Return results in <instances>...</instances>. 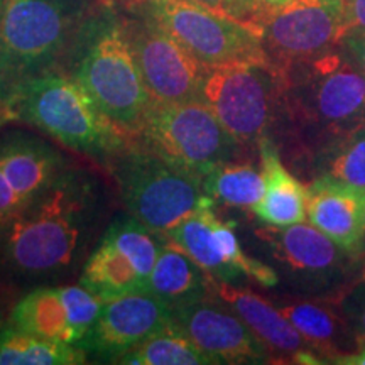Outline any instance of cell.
I'll use <instances>...</instances> for the list:
<instances>
[{
    "instance_id": "14",
    "label": "cell",
    "mask_w": 365,
    "mask_h": 365,
    "mask_svg": "<svg viewBox=\"0 0 365 365\" xmlns=\"http://www.w3.org/2000/svg\"><path fill=\"white\" fill-rule=\"evenodd\" d=\"M102 307V301L78 282L38 286L22 294L7 322L39 339L78 345Z\"/></svg>"
},
{
    "instance_id": "3",
    "label": "cell",
    "mask_w": 365,
    "mask_h": 365,
    "mask_svg": "<svg viewBox=\"0 0 365 365\" xmlns=\"http://www.w3.org/2000/svg\"><path fill=\"white\" fill-rule=\"evenodd\" d=\"M11 117L105 166L134 140L100 110L75 76L59 71L31 76L14 85Z\"/></svg>"
},
{
    "instance_id": "8",
    "label": "cell",
    "mask_w": 365,
    "mask_h": 365,
    "mask_svg": "<svg viewBox=\"0 0 365 365\" xmlns=\"http://www.w3.org/2000/svg\"><path fill=\"white\" fill-rule=\"evenodd\" d=\"M282 70L264 63H242L208 71L203 103L245 148L259 154V144L276 130L281 113Z\"/></svg>"
},
{
    "instance_id": "25",
    "label": "cell",
    "mask_w": 365,
    "mask_h": 365,
    "mask_svg": "<svg viewBox=\"0 0 365 365\" xmlns=\"http://www.w3.org/2000/svg\"><path fill=\"white\" fill-rule=\"evenodd\" d=\"M88 357L78 345L44 340L6 323L0 328V365H80Z\"/></svg>"
},
{
    "instance_id": "23",
    "label": "cell",
    "mask_w": 365,
    "mask_h": 365,
    "mask_svg": "<svg viewBox=\"0 0 365 365\" xmlns=\"http://www.w3.org/2000/svg\"><path fill=\"white\" fill-rule=\"evenodd\" d=\"M213 208L215 207L198 208L193 215L164 235L185 250L210 277L239 286L240 277L225 262L217 247L215 235H213V222L217 213L213 212Z\"/></svg>"
},
{
    "instance_id": "35",
    "label": "cell",
    "mask_w": 365,
    "mask_h": 365,
    "mask_svg": "<svg viewBox=\"0 0 365 365\" xmlns=\"http://www.w3.org/2000/svg\"><path fill=\"white\" fill-rule=\"evenodd\" d=\"M188 2L198 4V6L207 7L210 11L225 14L230 17V0H188Z\"/></svg>"
},
{
    "instance_id": "21",
    "label": "cell",
    "mask_w": 365,
    "mask_h": 365,
    "mask_svg": "<svg viewBox=\"0 0 365 365\" xmlns=\"http://www.w3.org/2000/svg\"><path fill=\"white\" fill-rule=\"evenodd\" d=\"M259 159L264 176V195L252 210L261 223L284 228L308 218V186L282 163L281 153L271 137L259 144Z\"/></svg>"
},
{
    "instance_id": "12",
    "label": "cell",
    "mask_w": 365,
    "mask_h": 365,
    "mask_svg": "<svg viewBox=\"0 0 365 365\" xmlns=\"http://www.w3.org/2000/svg\"><path fill=\"white\" fill-rule=\"evenodd\" d=\"M132 49L154 103L203 102L208 68L150 14L127 22Z\"/></svg>"
},
{
    "instance_id": "4",
    "label": "cell",
    "mask_w": 365,
    "mask_h": 365,
    "mask_svg": "<svg viewBox=\"0 0 365 365\" xmlns=\"http://www.w3.org/2000/svg\"><path fill=\"white\" fill-rule=\"evenodd\" d=\"M73 51V76L113 124L139 135L154 102L137 65L127 22L115 16L93 17Z\"/></svg>"
},
{
    "instance_id": "15",
    "label": "cell",
    "mask_w": 365,
    "mask_h": 365,
    "mask_svg": "<svg viewBox=\"0 0 365 365\" xmlns=\"http://www.w3.org/2000/svg\"><path fill=\"white\" fill-rule=\"evenodd\" d=\"M173 323V312L148 291L107 301L78 346L95 362L118 359Z\"/></svg>"
},
{
    "instance_id": "32",
    "label": "cell",
    "mask_w": 365,
    "mask_h": 365,
    "mask_svg": "<svg viewBox=\"0 0 365 365\" xmlns=\"http://www.w3.org/2000/svg\"><path fill=\"white\" fill-rule=\"evenodd\" d=\"M340 48L365 73V34L346 36L340 41Z\"/></svg>"
},
{
    "instance_id": "38",
    "label": "cell",
    "mask_w": 365,
    "mask_h": 365,
    "mask_svg": "<svg viewBox=\"0 0 365 365\" xmlns=\"http://www.w3.org/2000/svg\"><path fill=\"white\" fill-rule=\"evenodd\" d=\"M0 6H2V0H0Z\"/></svg>"
},
{
    "instance_id": "34",
    "label": "cell",
    "mask_w": 365,
    "mask_h": 365,
    "mask_svg": "<svg viewBox=\"0 0 365 365\" xmlns=\"http://www.w3.org/2000/svg\"><path fill=\"white\" fill-rule=\"evenodd\" d=\"M331 364L336 365H365V345L362 349H359L357 352L340 355V357H335L331 360Z\"/></svg>"
},
{
    "instance_id": "1",
    "label": "cell",
    "mask_w": 365,
    "mask_h": 365,
    "mask_svg": "<svg viewBox=\"0 0 365 365\" xmlns=\"http://www.w3.org/2000/svg\"><path fill=\"white\" fill-rule=\"evenodd\" d=\"M105 215L102 180L86 168L68 166L44 193L0 225V284L29 291L80 276Z\"/></svg>"
},
{
    "instance_id": "17",
    "label": "cell",
    "mask_w": 365,
    "mask_h": 365,
    "mask_svg": "<svg viewBox=\"0 0 365 365\" xmlns=\"http://www.w3.org/2000/svg\"><path fill=\"white\" fill-rule=\"evenodd\" d=\"M213 293L250 328L267 346L272 359L293 364H323L319 355L307 344L299 331L271 301L247 287L213 279Z\"/></svg>"
},
{
    "instance_id": "22",
    "label": "cell",
    "mask_w": 365,
    "mask_h": 365,
    "mask_svg": "<svg viewBox=\"0 0 365 365\" xmlns=\"http://www.w3.org/2000/svg\"><path fill=\"white\" fill-rule=\"evenodd\" d=\"M145 291L163 301L171 312L215 296L213 277L166 235Z\"/></svg>"
},
{
    "instance_id": "2",
    "label": "cell",
    "mask_w": 365,
    "mask_h": 365,
    "mask_svg": "<svg viewBox=\"0 0 365 365\" xmlns=\"http://www.w3.org/2000/svg\"><path fill=\"white\" fill-rule=\"evenodd\" d=\"M365 127V73L335 49L282 70L281 113L272 140L294 166L313 176L336 143Z\"/></svg>"
},
{
    "instance_id": "33",
    "label": "cell",
    "mask_w": 365,
    "mask_h": 365,
    "mask_svg": "<svg viewBox=\"0 0 365 365\" xmlns=\"http://www.w3.org/2000/svg\"><path fill=\"white\" fill-rule=\"evenodd\" d=\"M11 93L12 83L0 68V127L12 120L11 117Z\"/></svg>"
},
{
    "instance_id": "10",
    "label": "cell",
    "mask_w": 365,
    "mask_h": 365,
    "mask_svg": "<svg viewBox=\"0 0 365 365\" xmlns=\"http://www.w3.org/2000/svg\"><path fill=\"white\" fill-rule=\"evenodd\" d=\"M145 11L207 66L269 61L261 31L188 0H143Z\"/></svg>"
},
{
    "instance_id": "37",
    "label": "cell",
    "mask_w": 365,
    "mask_h": 365,
    "mask_svg": "<svg viewBox=\"0 0 365 365\" xmlns=\"http://www.w3.org/2000/svg\"><path fill=\"white\" fill-rule=\"evenodd\" d=\"M357 281H365V254L360 259V266H359V277Z\"/></svg>"
},
{
    "instance_id": "27",
    "label": "cell",
    "mask_w": 365,
    "mask_h": 365,
    "mask_svg": "<svg viewBox=\"0 0 365 365\" xmlns=\"http://www.w3.org/2000/svg\"><path fill=\"white\" fill-rule=\"evenodd\" d=\"M319 175L365 188V127L346 135L318 159L312 180Z\"/></svg>"
},
{
    "instance_id": "29",
    "label": "cell",
    "mask_w": 365,
    "mask_h": 365,
    "mask_svg": "<svg viewBox=\"0 0 365 365\" xmlns=\"http://www.w3.org/2000/svg\"><path fill=\"white\" fill-rule=\"evenodd\" d=\"M341 313L357 331L360 341L365 345V281H355L336 301Z\"/></svg>"
},
{
    "instance_id": "18",
    "label": "cell",
    "mask_w": 365,
    "mask_h": 365,
    "mask_svg": "<svg viewBox=\"0 0 365 365\" xmlns=\"http://www.w3.org/2000/svg\"><path fill=\"white\" fill-rule=\"evenodd\" d=\"M307 215L313 227L362 259L365 254V188L319 175L308 182Z\"/></svg>"
},
{
    "instance_id": "7",
    "label": "cell",
    "mask_w": 365,
    "mask_h": 365,
    "mask_svg": "<svg viewBox=\"0 0 365 365\" xmlns=\"http://www.w3.org/2000/svg\"><path fill=\"white\" fill-rule=\"evenodd\" d=\"M135 139L170 163L202 178L218 164L240 161L254 154L203 102L153 103Z\"/></svg>"
},
{
    "instance_id": "24",
    "label": "cell",
    "mask_w": 365,
    "mask_h": 365,
    "mask_svg": "<svg viewBox=\"0 0 365 365\" xmlns=\"http://www.w3.org/2000/svg\"><path fill=\"white\" fill-rule=\"evenodd\" d=\"M203 191L213 205L230 208L252 210L264 195V176L261 168L247 159L218 164L203 176Z\"/></svg>"
},
{
    "instance_id": "13",
    "label": "cell",
    "mask_w": 365,
    "mask_h": 365,
    "mask_svg": "<svg viewBox=\"0 0 365 365\" xmlns=\"http://www.w3.org/2000/svg\"><path fill=\"white\" fill-rule=\"evenodd\" d=\"M344 14V0H293L277 9L261 26L269 61L284 70L335 49Z\"/></svg>"
},
{
    "instance_id": "9",
    "label": "cell",
    "mask_w": 365,
    "mask_h": 365,
    "mask_svg": "<svg viewBox=\"0 0 365 365\" xmlns=\"http://www.w3.org/2000/svg\"><path fill=\"white\" fill-rule=\"evenodd\" d=\"M271 250L279 277H286L298 298L339 301L357 281L360 259L341 249L312 223L255 230Z\"/></svg>"
},
{
    "instance_id": "16",
    "label": "cell",
    "mask_w": 365,
    "mask_h": 365,
    "mask_svg": "<svg viewBox=\"0 0 365 365\" xmlns=\"http://www.w3.org/2000/svg\"><path fill=\"white\" fill-rule=\"evenodd\" d=\"M173 323L215 364H267L269 349L217 296L173 312Z\"/></svg>"
},
{
    "instance_id": "30",
    "label": "cell",
    "mask_w": 365,
    "mask_h": 365,
    "mask_svg": "<svg viewBox=\"0 0 365 365\" xmlns=\"http://www.w3.org/2000/svg\"><path fill=\"white\" fill-rule=\"evenodd\" d=\"M344 31L341 39L346 36L365 34V0H344Z\"/></svg>"
},
{
    "instance_id": "26",
    "label": "cell",
    "mask_w": 365,
    "mask_h": 365,
    "mask_svg": "<svg viewBox=\"0 0 365 365\" xmlns=\"http://www.w3.org/2000/svg\"><path fill=\"white\" fill-rule=\"evenodd\" d=\"M120 365H210L215 364L175 323L118 359Z\"/></svg>"
},
{
    "instance_id": "28",
    "label": "cell",
    "mask_w": 365,
    "mask_h": 365,
    "mask_svg": "<svg viewBox=\"0 0 365 365\" xmlns=\"http://www.w3.org/2000/svg\"><path fill=\"white\" fill-rule=\"evenodd\" d=\"M293 0H230V17L261 31L262 22Z\"/></svg>"
},
{
    "instance_id": "5",
    "label": "cell",
    "mask_w": 365,
    "mask_h": 365,
    "mask_svg": "<svg viewBox=\"0 0 365 365\" xmlns=\"http://www.w3.org/2000/svg\"><path fill=\"white\" fill-rule=\"evenodd\" d=\"M125 212L150 230L168 234L202 207H215L203 178L134 140L107 163Z\"/></svg>"
},
{
    "instance_id": "11",
    "label": "cell",
    "mask_w": 365,
    "mask_h": 365,
    "mask_svg": "<svg viewBox=\"0 0 365 365\" xmlns=\"http://www.w3.org/2000/svg\"><path fill=\"white\" fill-rule=\"evenodd\" d=\"M164 235L129 213L108 223L81 267L78 284L102 303L148 289Z\"/></svg>"
},
{
    "instance_id": "19",
    "label": "cell",
    "mask_w": 365,
    "mask_h": 365,
    "mask_svg": "<svg viewBox=\"0 0 365 365\" xmlns=\"http://www.w3.org/2000/svg\"><path fill=\"white\" fill-rule=\"evenodd\" d=\"M68 166L65 156L39 137L24 132L0 137V168L24 205L44 193Z\"/></svg>"
},
{
    "instance_id": "20",
    "label": "cell",
    "mask_w": 365,
    "mask_h": 365,
    "mask_svg": "<svg viewBox=\"0 0 365 365\" xmlns=\"http://www.w3.org/2000/svg\"><path fill=\"white\" fill-rule=\"evenodd\" d=\"M277 308L322 357L323 364H331L335 357L357 352L364 346L335 301L296 298Z\"/></svg>"
},
{
    "instance_id": "6",
    "label": "cell",
    "mask_w": 365,
    "mask_h": 365,
    "mask_svg": "<svg viewBox=\"0 0 365 365\" xmlns=\"http://www.w3.org/2000/svg\"><path fill=\"white\" fill-rule=\"evenodd\" d=\"M86 0H2L0 68L12 86L56 71L86 26Z\"/></svg>"
},
{
    "instance_id": "31",
    "label": "cell",
    "mask_w": 365,
    "mask_h": 365,
    "mask_svg": "<svg viewBox=\"0 0 365 365\" xmlns=\"http://www.w3.org/2000/svg\"><path fill=\"white\" fill-rule=\"evenodd\" d=\"M22 207H24V203L0 168V225L6 223L12 215H16Z\"/></svg>"
},
{
    "instance_id": "36",
    "label": "cell",
    "mask_w": 365,
    "mask_h": 365,
    "mask_svg": "<svg viewBox=\"0 0 365 365\" xmlns=\"http://www.w3.org/2000/svg\"><path fill=\"white\" fill-rule=\"evenodd\" d=\"M2 291H6V287L0 284V328L7 323V313H6V299H4Z\"/></svg>"
}]
</instances>
